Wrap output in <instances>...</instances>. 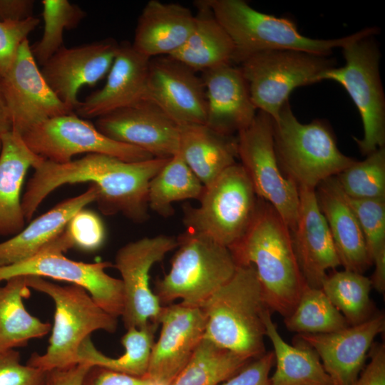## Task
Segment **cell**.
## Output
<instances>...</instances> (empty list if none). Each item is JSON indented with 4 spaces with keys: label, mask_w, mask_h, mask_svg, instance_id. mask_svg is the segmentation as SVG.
I'll use <instances>...</instances> for the list:
<instances>
[{
    "label": "cell",
    "mask_w": 385,
    "mask_h": 385,
    "mask_svg": "<svg viewBox=\"0 0 385 385\" xmlns=\"http://www.w3.org/2000/svg\"><path fill=\"white\" fill-rule=\"evenodd\" d=\"M168 159L126 162L97 153L66 163L43 159L33 168L34 173L21 197L26 222L31 220L44 199L58 188L86 182L98 188L96 202L102 213H120L134 222H145L148 219L150 182Z\"/></svg>",
    "instance_id": "6da1fadb"
},
{
    "label": "cell",
    "mask_w": 385,
    "mask_h": 385,
    "mask_svg": "<svg viewBox=\"0 0 385 385\" xmlns=\"http://www.w3.org/2000/svg\"><path fill=\"white\" fill-rule=\"evenodd\" d=\"M229 250L237 265L255 267L270 310L288 317L307 284L296 257L291 230L277 210L258 197L249 227Z\"/></svg>",
    "instance_id": "7a4b0ae2"
},
{
    "label": "cell",
    "mask_w": 385,
    "mask_h": 385,
    "mask_svg": "<svg viewBox=\"0 0 385 385\" xmlns=\"http://www.w3.org/2000/svg\"><path fill=\"white\" fill-rule=\"evenodd\" d=\"M204 338L251 360L265 353L267 306L252 265H237L233 276L201 307Z\"/></svg>",
    "instance_id": "3957f363"
},
{
    "label": "cell",
    "mask_w": 385,
    "mask_h": 385,
    "mask_svg": "<svg viewBox=\"0 0 385 385\" xmlns=\"http://www.w3.org/2000/svg\"><path fill=\"white\" fill-rule=\"evenodd\" d=\"M274 148L279 165L297 187L316 190L324 180L335 177L356 160L339 149L328 123L315 119L302 123L289 101L272 119Z\"/></svg>",
    "instance_id": "277c9868"
},
{
    "label": "cell",
    "mask_w": 385,
    "mask_h": 385,
    "mask_svg": "<svg viewBox=\"0 0 385 385\" xmlns=\"http://www.w3.org/2000/svg\"><path fill=\"white\" fill-rule=\"evenodd\" d=\"M234 45L232 63L240 64L257 53L278 50L304 51L329 56L359 31L332 39L302 35L289 19L260 12L243 0H205Z\"/></svg>",
    "instance_id": "5b68a950"
},
{
    "label": "cell",
    "mask_w": 385,
    "mask_h": 385,
    "mask_svg": "<svg viewBox=\"0 0 385 385\" xmlns=\"http://www.w3.org/2000/svg\"><path fill=\"white\" fill-rule=\"evenodd\" d=\"M30 289L50 297L55 305L51 334L46 352L34 353L28 364L48 371L77 364L79 347L95 331H116L118 318L102 309L81 287L61 286L45 278L25 276Z\"/></svg>",
    "instance_id": "8992f818"
},
{
    "label": "cell",
    "mask_w": 385,
    "mask_h": 385,
    "mask_svg": "<svg viewBox=\"0 0 385 385\" xmlns=\"http://www.w3.org/2000/svg\"><path fill=\"white\" fill-rule=\"evenodd\" d=\"M376 27L359 31L342 49L345 64L322 73L319 81H333L349 95L360 114L364 136L353 139L360 153L368 155L385 146V97L379 73L381 53L374 36Z\"/></svg>",
    "instance_id": "52a82bcc"
},
{
    "label": "cell",
    "mask_w": 385,
    "mask_h": 385,
    "mask_svg": "<svg viewBox=\"0 0 385 385\" xmlns=\"http://www.w3.org/2000/svg\"><path fill=\"white\" fill-rule=\"evenodd\" d=\"M168 274L155 282L154 294L162 306L176 299L200 307L235 274L237 265L228 247L197 233L185 231Z\"/></svg>",
    "instance_id": "ba28073f"
},
{
    "label": "cell",
    "mask_w": 385,
    "mask_h": 385,
    "mask_svg": "<svg viewBox=\"0 0 385 385\" xmlns=\"http://www.w3.org/2000/svg\"><path fill=\"white\" fill-rule=\"evenodd\" d=\"M199 200L197 207H183L186 231L205 235L229 248L249 227L258 197L244 168L236 163L205 187Z\"/></svg>",
    "instance_id": "9c48e42d"
},
{
    "label": "cell",
    "mask_w": 385,
    "mask_h": 385,
    "mask_svg": "<svg viewBox=\"0 0 385 385\" xmlns=\"http://www.w3.org/2000/svg\"><path fill=\"white\" fill-rule=\"evenodd\" d=\"M335 65L327 56L278 50L253 55L239 67L257 110L275 120L293 90L320 82L321 74Z\"/></svg>",
    "instance_id": "30bf717a"
},
{
    "label": "cell",
    "mask_w": 385,
    "mask_h": 385,
    "mask_svg": "<svg viewBox=\"0 0 385 385\" xmlns=\"http://www.w3.org/2000/svg\"><path fill=\"white\" fill-rule=\"evenodd\" d=\"M237 157L257 196L270 203L292 231L299 205L296 183L282 173L274 151L272 118L257 111L252 122L237 133Z\"/></svg>",
    "instance_id": "8fae6325"
},
{
    "label": "cell",
    "mask_w": 385,
    "mask_h": 385,
    "mask_svg": "<svg viewBox=\"0 0 385 385\" xmlns=\"http://www.w3.org/2000/svg\"><path fill=\"white\" fill-rule=\"evenodd\" d=\"M69 247L63 238L36 255L0 267V282L16 276H37L63 281L85 289L106 312L118 318L123 312V290L120 279L108 274L110 262L86 263L67 258Z\"/></svg>",
    "instance_id": "7c38bea8"
},
{
    "label": "cell",
    "mask_w": 385,
    "mask_h": 385,
    "mask_svg": "<svg viewBox=\"0 0 385 385\" xmlns=\"http://www.w3.org/2000/svg\"><path fill=\"white\" fill-rule=\"evenodd\" d=\"M29 148L41 158L66 163L76 155L97 153L126 162L153 158L146 151L115 141L101 133L91 122L75 113L48 119L21 135Z\"/></svg>",
    "instance_id": "4fadbf2b"
},
{
    "label": "cell",
    "mask_w": 385,
    "mask_h": 385,
    "mask_svg": "<svg viewBox=\"0 0 385 385\" xmlns=\"http://www.w3.org/2000/svg\"><path fill=\"white\" fill-rule=\"evenodd\" d=\"M178 239L165 235L145 237L130 242L116 252L113 267L121 276L125 329L141 328L150 322L159 324L163 306L150 288V271L171 250L177 248Z\"/></svg>",
    "instance_id": "5bb4252c"
},
{
    "label": "cell",
    "mask_w": 385,
    "mask_h": 385,
    "mask_svg": "<svg viewBox=\"0 0 385 385\" xmlns=\"http://www.w3.org/2000/svg\"><path fill=\"white\" fill-rule=\"evenodd\" d=\"M0 89L9 114L11 130L21 136L48 119L74 113L56 96L43 77L28 39L21 45Z\"/></svg>",
    "instance_id": "9a60e30c"
},
{
    "label": "cell",
    "mask_w": 385,
    "mask_h": 385,
    "mask_svg": "<svg viewBox=\"0 0 385 385\" xmlns=\"http://www.w3.org/2000/svg\"><path fill=\"white\" fill-rule=\"evenodd\" d=\"M158 322L160 337L153 344L145 379L171 385L204 338L205 317L200 307L180 302L163 306Z\"/></svg>",
    "instance_id": "2e32d148"
},
{
    "label": "cell",
    "mask_w": 385,
    "mask_h": 385,
    "mask_svg": "<svg viewBox=\"0 0 385 385\" xmlns=\"http://www.w3.org/2000/svg\"><path fill=\"white\" fill-rule=\"evenodd\" d=\"M94 125L111 139L140 148L154 158H170L179 152V125L146 98L96 118Z\"/></svg>",
    "instance_id": "e0dca14e"
},
{
    "label": "cell",
    "mask_w": 385,
    "mask_h": 385,
    "mask_svg": "<svg viewBox=\"0 0 385 385\" xmlns=\"http://www.w3.org/2000/svg\"><path fill=\"white\" fill-rule=\"evenodd\" d=\"M118 43L113 38L61 48L43 66L41 74L46 83L68 109L78 106L79 89L93 86L108 73L117 52Z\"/></svg>",
    "instance_id": "ac0fdd59"
},
{
    "label": "cell",
    "mask_w": 385,
    "mask_h": 385,
    "mask_svg": "<svg viewBox=\"0 0 385 385\" xmlns=\"http://www.w3.org/2000/svg\"><path fill=\"white\" fill-rule=\"evenodd\" d=\"M145 98L179 126L206 123L207 100L201 77L168 56L150 59Z\"/></svg>",
    "instance_id": "d6986e66"
},
{
    "label": "cell",
    "mask_w": 385,
    "mask_h": 385,
    "mask_svg": "<svg viewBox=\"0 0 385 385\" xmlns=\"http://www.w3.org/2000/svg\"><path fill=\"white\" fill-rule=\"evenodd\" d=\"M385 327L384 314L339 331L318 334H301L299 340L319 356L333 385H351L359 376L376 337Z\"/></svg>",
    "instance_id": "ffe728a7"
},
{
    "label": "cell",
    "mask_w": 385,
    "mask_h": 385,
    "mask_svg": "<svg viewBox=\"0 0 385 385\" xmlns=\"http://www.w3.org/2000/svg\"><path fill=\"white\" fill-rule=\"evenodd\" d=\"M298 190V218L291 231L294 252L307 284L321 288L326 272L341 264L315 190L302 187Z\"/></svg>",
    "instance_id": "44dd1931"
},
{
    "label": "cell",
    "mask_w": 385,
    "mask_h": 385,
    "mask_svg": "<svg viewBox=\"0 0 385 385\" xmlns=\"http://www.w3.org/2000/svg\"><path fill=\"white\" fill-rule=\"evenodd\" d=\"M207 100L205 125L226 135L247 128L257 110L239 66L226 63L202 73Z\"/></svg>",
    "instance_id": "7402d4cb"
},
{
    "label": "cell",
    "mask_w": 385,
    "mask_h": 385,
    "mask_svg": "<svg viewBox=\"0 0 385 385\" xmlns=\"http://www.w3.org/2000/svg\"><path fill=\"white\" fill-rule=\"evenodd\" d=\"M150 61L129 43H120L106 84L81 101L76 114L98 118L144 99Z\"/></svg>",
    "instance_id": "603a6c76"
},
{
    "label": "cell",
    "mask_w": 385,
    "mask_h": 385,
    "mask_svg": "<svg viewBox=\"0 0 385 385\" xmlns=\"http://www.w3.org/2000/svg\"><path fill=\"white\" fill-rule=\"evenodd\" d=\"M98 189L90 184L81 194L68 198L32 220L11 238L0 242V267L29 259L51 247L72 217L96 201Z\"/></svg>",
    "instance_id": "cb8c5ba5"
},
{
    "label": "cell",
    "mask_w": 385,
    "mask_h": 385,
    "mask_svg": "<svg viewBox=\"0 0 385 385\" xmlns=\"http://www.w3.org/2000/svg\"><path fill=\"white\" fill-rule=\"evenodd\" d=\"M318 205L331 233L340 264L360 274L373 265L359 221L347 203L335 177L316 188Z\"/></svg>",
    "instance_id": "d4e9b609"
},
{
    "label": "cell",
    "mask_w": 385,
    "mask_h": 385,
    "mask_svg": "<svg viewBox=\"0 0 385 385\" xmlns=\"http://www.w3.org/2000/svg\"><path fill=\"white\" fill-rule=\"evenodd\" d=\"M195 14L177 3L149 1L138 19L133 48L152 59L170 56L179 49L192 33Z\"/></svg>",
    "instance_id": "484cf974"
},
{
    "label": "cell",
    "mask_w": 385,
    "mask_h": 385,
    "mask_svg": "<svg viewBox=\"0 0 385 385\" xmlns=\"http://www.w3.org/2000/svg\"><path fill=\"white\" fill-rule=\"evenodd\" d=\"M0 140V235L14 236L25 227L21 197L25 176L43 158L13 130L1 134Z\"/></svg>",
    "instance_id": "4316f807"
},
{
    "label": "cell",
    "mask_w": 385,
    "mask_h": 385,
    "mask_svg": "<svg viewBox=\"0 0 385 385\" xmlns=\"http://www.w3.org/2000/svg\"><path fill=\"white\" fill-rule=\"evenodd\" d=\"M179 127V153L204 187L237 163L236 137L219 133L205 124Z\"/></svg>",
    "instance_id": "83f0119b"
},
{
    "label": "cell",
    "mask_w": 385,
    "mask_h": 385,
    "mask_svg": "<svg viewBox=\"0 0 385 385\" xmlns=\"http://www.w3.org/2000/svg\"><path fill=\"white\" fill-rule=\"evenodd\" d=\"M195 4L197 12L192 31L184 44L168 56L195 72L232 63L235 48L230 37L205 0Z\"/></svg>",
    "instance_id": "f1b7e54d"
},
{
    "label": "cell",
    "mask_w": 385,
    "mask_h": 385,
    "mask_svg": "<svg viewBox=\"0 0 385 385\" xmlns=\"http://www.w3.org/2000/svg\"><path fill=\"white\" fill-rule=\"evenodd\" d=\"M265 334L273 346L275 371L271 385H333L316 351L299 340L292 346L287 343L273 322L270 310L264 317Z\"/></svg>",
    "instance_id": "f546056e"
},
{
    "label": "cell",
    "mask_w": 385,
    "mask_h": 385,
    "mask_svg": "<svg viewBox=\"0 0 385 385\" xmlns=\"http://www.w3.org/2000/svg\"><path fill=\"white\" fill-rule=\"evenodd\" d=\"M0 286V352L22 347L32 339L41 338L51 329L31 315L24 304L30 294L25 276H16Z\"/></svg>",
    "instance_id": "4dcf8cb0"
},
{
    "label": "cell",
    "mask_w": 385,
    "mask_h": 385,
    "mask_svg": "<svg viewBox=\"0 0 385 385\" xmlns=\"http://www.w3.org/2000/svg\"><path fill=\"white\" fill-rule=\"evenodd\" d=\"M158 325L150 322L141 328L127 329L121 338L125 352L118 358L108 357L98 351L88 337L79 347L77 363L90 366H98L133 376L145 378Z\"/></svg>",
    "instance_id": "1f68e13d"
},
{
    "label": "cell",
    "mask_w": 385,
    "mask_h": 385,
    "mask_svg": "<svg viewBox=\"0 0 385 385\" xmlns=\"http://www.w3.org/2000/svg\"><path fill=\"white\" fill-rule=\"evenodd\" d=\"M204 188L178 152L151 179L148 191V207L163 217H169L174 212L173 202L199 200Z\"/></svg>",
    "instance_id": "d6a6232c"
},
{
    "label": "cell",
    "mask_w": 385,
    "mask_h": 385,
    "mask_svg": "<svg viewBox=\"0 0 385 385\" xmlns=\"http://www.w3.org/2000/svg\"><path fill=\"white\" fill-rule=\"evenodd\" d=\"M251 361L203 338L171 385H219Z\"/></svg>",
    "instance_id": "836d02e7"
},
{
    "label": "cell",
    "mask_w": 385,
    "mask_h": 385,
    "mask_svg": "<svg viewBox=\"0 0 385 385\" xmlns=\"http://www.w3.org/2000/svg\"><path fill=\"white\" fill-rule=\"evenodd\" d=\"M371 279L344 270L327 275L321 289L349 326L361 324L376 314L370 298Z\"/></svg>",
    "instance_id": "e575fe53"
},
{
    "label": "cell",
    "mask_w": 385,
    "mask_h": 385,
    "mask_svg": "<svg viewBox=\"0 0 385 385\" xmlns=\"http://www.w3.org/2000/svg\"><path fill=\"white\" fill-rule=\"evenodd\" d=\"M284 324L299 334H328L349 326L321 288L308 285L293 312L284 318Z\"/></svg>",
    "instance_id": "d590c367"
},
{
    "label": "cell",
    "mask_w": 385,
    "mask_h": 385,
    "mask_svg": "<svg viewBox=\"0 0 385 385\" xmlns=\"http://www.w3.org/2000/svg\"><path fill=\"white\" fill-rule=\"evenodd\" d=\"M344 196L359 221L375 267L370 278L372 287L383 293L385 291V198L358 200L344 194Z\"/></svg>",
    "instance_id": "8d00e7d4"
},
{
    "label": "cell",
    "mask_w": 385,
    "mask_h": 385,
    "mask_svg": "<svg viewBox=\"0 0 385 385\" xmlns=\"http://www.w3.org/2000/svg\"><path fill=\"white\" fill-rule=\"evenodd\" d=\"M41 5L43 32L41 39L31 45V51L36 63L43 66L64 46V30L76 29L87 14L68 0H42Z\"/></svg>",
    "instance_id": "74e56055"
},
{
    "label": "cell",
    "mask_w": 385,
    "mask_h": 385,
    "mask_svg": "<svg viewBox=\"0 0 385 385\" xmlns=\"http://www.w3.org/2000/svg\"><path fill=\"white\" fill-rule=\"evenodd\" d=\"M343 193L354 199L385 198V146L335 176Z\"/></svg>",
    "instance_id": "f35d334b"
},
{
    "label": "cell",
    "mask_w": 385,
    "mask_h": 385,
    "mask_svg": "<svg viewBox=\"0 0 385 385\" xmlns=\"http://www.w3.org/2000/svg\"><path fill=\"white\" fill-rule=\"evenodd\" d=\"M65 231L73 247L86 251L100 248L106 237L105 227L100 217L84 208L72 217Z\"/></svg>",
    "instance_id": "ab89813d"
},
{
    "label": "cell",
    "mask_w": 385,
    "mask_h": 385,
    "mask_svg": "<svg viewBox=\"0 0 385 385\" xmlns=\"http://www.w3.org/2000/svg\"><path fill=\"white\" fill-rule=\"evenodd\" d=\"M39 24L40 19L34 16L0 21V78L11 68L21 45Z\"/></svg>",
    "instance_id": "60d3db41"
},
{
    "label": "cell",
    "mask_w": 385,
    "mask_h": 385,
    "mask_svg": "<svg viewBox=\"0 0 385 385\" xmlns=\"http://www.w3.org/2000/svg\"><path fill=\"white\" fill-rule=\"evenodd\" d=\"M47 371L21 363L19 351L0 352V385H46Z\"/></svg>",
    "instance_id": "b9f144b4"
},
{
    "label": "cell",
    "mask_w": 385,
    "mask_h": 385,
    "mask_svg": "<svg viewBox=\"0 0 385 385\" xmlns=\"http://www.w3.org/2000/svg\"><path fill=\"white\" fill-rule=\"evenodd\" d=\"M274 361L273 351L265 352L219 385H271L269 375Z\"/></svg>",
    "instance_id": "7bdbcfd3"
},
{
    "label": "cell",
    "mask_w": 385,
    "mask_h": 385,
    "mask_svg": "<svg viewBox=\"0 0 385 385\" xmlns=\"http://www.w3.org/2000/svg\"><path fill=\"white\" fill-rule=\"evenodd\" d=\"M148 381V379L145 378L93 366L86 373L81 385H145Z\"/></svg>",
    "instance_id": "ee69618b"
},
{
    "label": "cell",
    "mask_w": 385,
    "mask_h": 385,
    "mask_svg": "<svg viewBox=\"0 0 385 385\" xmlns=\"http://www.w3.org/2000/svg\"><path fill=\"white\" fill-rule=\"evenodd\" d=\"M369 363L351 385H385V346L374 345Z\"/></svg>",
    "instance_id": "f6af8a7d"
},
{
    "label": "cell",
    "mask_w": 385,
    "mask_h": 385,
    "mask_svg": "<svg viewBox=\"0 0 385 385\" xmlns=\"http://www.w3.org/2000/svg\"><path fill=\"white\" fill-rule=\"evenodd\" d=\"M90 367L78 363L65 368L50 370L47 371L46 385H81Z\"/></svg>",
    "instance_id": "bcb514c9"
},
{
    "label": "cell",
    "mask_w": 385,
    "mask_h": 385,
    "mask_svg": "<svg viewBox=\"0 0 385 385\" xmlns=\"http://www.w3.org/2000/svg\"><path fill=\"white\" fill-rule=\"evenodd\" d=\"M33 0H0V21H21L33 16Z\"/></svg>",
    "instance_id": "7dc6e473"
},
{
    "label": "cell",
    "mask_w": 385,
    "mask_h": 385,
    "mask_svg": "<svg viewBox=\"0 0 385 385\" xmlns=\"http://www.w3.org/2000/svg\"><path fill=\"white\" fill-rule=\"evenodd\" d=\"M11 130V123L6 105L0 89V135Z\"/></svg>",
    "instance_id": "c3c4849f"
},
{
    "label": "cell",
    "mask_w": 385,
    "mask_h": 385,
    "mask_svg": "<svg viewBox=\"0 0 385 385\" xmlns=\"http://www.w3.org/2000/svg\"><path fill=\"white\" fill-rule=\"evenodd\" d=\"M145 385H160V384L153 382V381L148 380V383Z\"/></svg>",
    "instance_id": "681fc988"
},
{
    "label": "cell",
    "mask_w": 385,
    "mask_h": 385,
    "mask_svg": "<svg viewBox=\"0 0 385 385\" xmlns=\"http://www.w3.org/2000/svg\"><path fill=\"white\" fill-rule=\"evenodd\" d=\"M0 150H1V140H0Z\"/></svg>",
    "instance_id": "f907efd6"
}]
</instances>
